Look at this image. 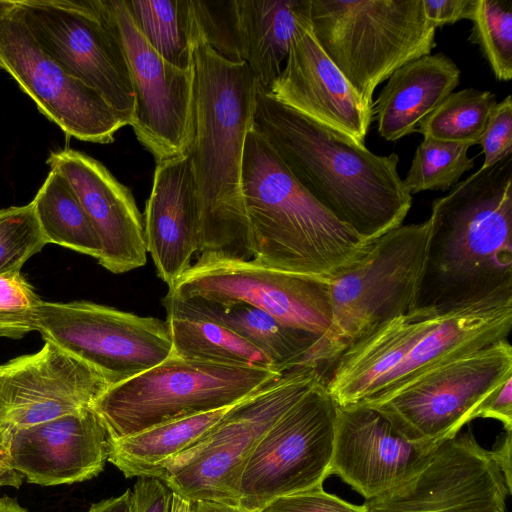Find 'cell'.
<instances>
[{
	"instance_id": "obj_1",
	"label": "cell",
	"mask_w": 512,
	"mask_h": 512,
	"mask_svg": "<svg viewBox=\"0 0 512 512\" xmlns=\"http://www.w3.org/2000/svg\"><path fill=\"white\" fill-rule=\"evenodd\" d=\"M193 17V16H192ZM193 135L188 151L199 209L200 256L251 260L241 174L258 83L246 62L221 57L193 20Z\"/></svg>"
},
{
	"instance_id": "obj_2",
	"label": "cell",
	"mask_w": 512,
	"mask_h": 512,
	"mask_svg": "<svg viewBox=\"0 0 512 512\" xmlns=\"http://www.w3.org/2000/svg\"><path fill=\"white\" fill-rule=\"evenodd\" d=\"M296 181L372 243L403 225L412 196L396 153L376 155L271 97L258 86L252 126Z\"/></svg>"
},
{
	"instance_id": "obj_3",
	"label": "cell",
	"mask_w": 512,
	"mask_h": 512,
	"mask_svg": "<svg viewBox=\"0 0 512 512\" xmlns=\"http://www.w3.org/2000/svg\"><path fill=\"white\" fill-rule=\"evenodd\" d=\"M428 220L413 309L447 312L512 296V154L436 198Z\"/></svg>"
},
{
	"instance_id": "obj_4",
	"label": "cell",
	"mask_w": 512,
	"mask_h": 512,
	"mask_svg": "<svg viewBox=\"0 0 512 512\" xmlns=\"http://www.w3.org/2000/svg\"><path fill=\"white\" fill-rule=\"evenodd\" d=\"M512 328V296L494 297L447 312L412 309L351 344L325 379L337 406L376 399L426 369L499 341Z\"/></svg>"
},
{
	"instance_id": "obj_5",
	"label": "cell",
	"mask_w": 512,
	"mask_h": 512,
	"mask_svg": "<svg viewBox=\"0 0 512 512\" xmlns=\"http://www.w3.org/2000/svg\"><path fill=\"white\" fill-rule=\"evenodd\" d=\"M241 189L252 260L262 266L330 281L370 249L372 243L296 181L253 127L245 138Z\"/></svg>"
},
{
	"instance_id": "obj_6",
	"label": "cell",
	"mask_w": 512,
	"mask_h": 512,
	"mask_svg": "<svg viewBox=\"0 0 512 512\" xmlns=\"http://www.w3.org/2000/svg\"><path fill=\"white\" fill-rule=\"evenodd\" d=\"M308 5L318 44L371 107L380 83L436 47V28L422 0H308Z\"/></svg>"
},
{
	"instance_id": "obj_7",
	"label": "cell",
	"mask_w": 512,
	"mask_h": 512,
	"mask_svg": "<svg viewBox=\"0 0 512 512\" xmlns=\"http://www.w3.org/2000/svg\"><path fill=\"white\" fill-rule=\"evenodd\" d=\"M429 220L401 225L372 242L354 265L329 281L332 319L308 358L331 368L355 341L413 309L425 267Z\"/></svg>"
},
{
	"instance_id": "obj_8",
	"label": "cell",
	"mask_w": 512,
	"mask_h": 512,
	"mask_svg": "<svg viewBox=\"0 0 512 512\" xmlns=\"http://www.w3.org/2000/svg\"><path fill=\"white\" fill-rule=\"evenodd\" d=\"M324 378L314 366L286 371L234 404L198 440L163 462L154 478L190 501L238 504L246 463L261 437L312 386Z\"/></svg>"
},
{
	"instance_id": "obj_9",
	"label": "cell",
	"mask_w": 512,
	"mask_h": 512,
	"mask_svg": "<svg viewBox=\"0 0 512 512\" xmlns=\"http://www.w3.org/2000/svg\"><path fill=\"white\" fill-rule=\"evenodd\" d=\"M283 374L171 354L149 370L110 386L92 407L114 440L234 405Z\"/></svg>"
},
{
	"instance_id": "obj_10",
	"label": "cell",
	"mask_w": 512,
	"mask_h": 512,
	"mask_svg": "<svg viewBox=\"0 0 512 512\" xmlns=\"http://www.w3.org/2000/svg\"><path fill=\"white\" fill-rule=\"evenodd\" d=\"M510 378L512 347L503 340L440 362L361 406L379 412L409 441L442 443Z\"/></svg>"
},
{
	"instance_id": "obj_11",
	"label": "cell",
	"mask_w": 512,
	"mask_h": 512,
	"mask_svg": "<svg viewBox=\"0 0 512 512\" xmlns=\"http://www.w3.org/2000/svg\"><path fill=\"white\" fill-rule=\"evenodd\" d=\"M336 417L324 377L258 441L241 478L238 504L257 512L278 497L323 486L330 476Z\"/></svg>"
},
{
	"instance_id": "obj_12",
	"label": "cell",
	"mask_w": 512,
	"mask_h": 512,
	"mask_svg": "<svg viewBox=\"0 0 512 512\" xmlns=\"http://www.w3.org/2000/svg\"><path fill=\"white\" fill-rule=\"evenodd\" d=\"M37 331L98 370L112 385L166 360L172 341L166 321L88 301H41Z\"/></svg>"
},
{
	"instance_id": "obj_13",
	"label": "cell",
	"mask_w": 512,
	"mask_h": 512,
	"mask_svg": "<svg viewBox=\"0 0 512 512\" xmlns=\"http://www.w3.org/2000/svg\"><path fill=\"white\" fill-rule=\"evenodd\" d=\"M120 44L134 93L130 126L156 163L186 155L193 135V71L165 61L134 24L124 0H97Z\"/></svg>"
},
{
	"instance_id": "obj_14",
	"label": "cell",
	"mask_w": 512,
	"mask_h": 512,
	"mask_svg": "<svg viewBox=\"0 0 512 512\" xmlns=\"http://www.w3.org/2000/svg\"><path fill=\"white\" fill-rule=\"evenodd\" d=\"M18 8L41 47L130 125L135 103L127 62L97 0H18Z\"/></svg>"
},
{
	"instance_id": "obj_15",
	"label": "cell",
	"mask_w": 512,
	"mask_h": 512,
	"mask_svg": "<svg viewBox=\"0 0 512 512\" xmlns=\"http://www.w3.org/2000/svg\"><path fill=\"white\" fill-rule=\"evenodd\" d=\"M167 294L222 306L246 303L320 338L332 319L329 281L272 269L252 259L199 255Z\"/></svg>"
},
{
	"instance_id": "obj_16",
	"label": "cell",
	"mask_w": 512,
	"mask_h": 512,
	"mask_svg": "<svg viewBox=\"0 0 512 512\" xmlns=\"http://www.w3.org/2000/svg\"><path fill=\"white\" fill-rule=\"evenodd\" d=\"M0 69L68 137L109 144L127 125L97 91L69 75L41 47L24 22L18 3L0 21Z\"/></svg>"
},
{
	"instance_id": "obj_17",
	"label": "cell",
	"mask_w": 512,
	"mask_h": 512,
	"mask_svg": "<svg viewBox=\"0 0 512 512\" xmlns=\"http://www.w3.org/2000/svg\"><path fill=\"white\" fill-rule=\"evenodd\" d=\"M508 495L490 450L468 431L443 441L414 476L363 505L366 512H505Z\"/></svg>"
},
{
	"instance_id": "obj_18",
	"label": "cell",
	"mask_w": 512,
	"mask_h": 512,
	"mask_svg": "<svg viewBox=\"0 0 512 512\" xmlns=\"http://www.w3.org/2000/svg\"><path fill=\"white\" fill-rule=\"evenodd\" d=\"M110 386L98 370L45 341L38 352L3 364L0 426L10 431L92 407Z\"/></svg>"
},
{
	"instance_id": "obj_19",
	"label": "cell",
	"mask_w": 512,
	"mask_h": 512,
	"mask_svg": "<svg viewBox=\"0 0 512 512\" xmlns=\"http://www.w3.org/2000/svg\"><path fill=\"white\" fill-rule=\"evenodd\" d=\"M309 5L299 18L279 76L266 91L322 126L364 144L373 118L368 106L318 44Z\"/></svg>"
},
{
	"instance_id": "obj_20",
	"label": "cell",
	"mask_w": 512,
	"mask_h": 512,
	"mask_svg": "<svg viewBox=\"0 0 512 512\" xmlns=\"http://www.w3.org/2000/svg\"><path fill=\"white\" fill-rule=\"evenodd\" d=\"M440 444L407 440L373 408L337 406L329 475L371 499L414 476Z\"/></svg>"
},
{
	"instance_id": "obj_21",
	"label": "cell",
	"mask_w": 512,
	"mask_h": 512,
	"mask_svg": "<svg viewBox=\"0 0 512 512\" xmlns=\"http://www.w3.org/2000/svg\"><path fill=\"white\" fill-rule=\"evenodd\" d=\"M46 163L69 183L100 243L98 263L121 274L147 261L143 218L131 191L98 160L74 149L52 151Z\"/></svg>"
},
{
	"instance_id": "obj_22",
	"label": "cell",
	"mask_w": 512,
	"mask_h": 512,
	"mask_svg": "<svg viewBox=\"0 0 512 512\" xmlns=\"http://www.w3.org/2000/svg\"><path fill=\"white\" fill-rule=\"evenodd\" d=\"M12 468L27 482L71 484L97 476L108 461L109 435L93 407L8 431Z\"/></svg>"
},
{
	"instance_id": "obj_23",
	"label": "cell",
	"mask_w": 512,
	"mask_h": 512,
	"mask_svg": "<svg viewBox=\"0 0 512 512\" xmlns=\"http://www.w3.org/2000/svg\"><path fill=\"white\" fill-rule=\"evenodd\" d=\"M143 225L147 253L169 287L199 248L197 188L188 154L157 163Z\"/></svg>"
},
{
	"instance_id": "obj_24",
	"label": "cell",
	"mask_w": 512,
	"mask_h": 512,
	"mask_svg": "<svg viewBox=\"0 0 512 512\" xmlns=\"http://www.w3.org/2000/svg\"><path fill=\"white\" fill-rule=\"evenodd\" d=\"M460 70L445 54H429L398 68L374 103L379 135L397 141L417 131L418 123L459 85Z\"/></svg>"
},
{
	"instance_id": "obj_25",
	"label": "cell",
	"mask_w": 512,
	"mask_h": 512,
	"mask_svg": "<svg viewBox=\"0 0 512 512\" xmlns=\"http://www.w3.org/2000/svg\"><path fill=\"white\" fill-rule=\"evenodd\" d=\"M162 302L215 321L260 349L277 371L308 366L319 336L288 326L264 310L246 303L218 305L201 299H180L166 294Z\"/></svg>"
},
{
	"instance_id": "obj_26",
	"label": "cell",
	"mask_w": 512,
	"mask_h": 512,
	"mask_svg": "<svg viewBox=\"0 0 512 512\" xmlns=\"http://www.w3.org/2000/svg\"><path fill=\"white\" fill-rule=\"evenodd\" d=\"M244 61L267 90L279 76L308 0H236Z\"/></svg>"
},
{
	"instance_id": "obj_27",
	"label": "cell",
	"mask_w": 512,
	"mask_h": 512,
	"mask_svg": "<svg viewBox=\"0 0 512 512\" xmlns=\"http://www.w3.org/2000/svg\"><path fill=\"white\" fill-rule=\"evenodd\" d=\"M231 406L169 421L123 438L109 439L108 461L127 478H154L163 462L198 440Z\"/></svg>"
},
{
	"instance_id": "obj_28",
	"label": "cell",
	"mask_w": 512,
	"mask_h": 512,
	"mask_svg": "<svg viewBox=\"0 0 512 512\" xmlns=\"http://www.w3.org/2000/svg\"><path fill=\"white\" fill-rule=\"evenodd\" d=\"M162 304L166 309L172 354L187 360L277 371L260 349L229 328L169 303Z\"/></svg>"
},
{
	"instance_id": "obj_29",
	"label": "cell",
	"mask_w": 512,
	"mask_h": 512,
	"mask_svg": "<svg viewBox=\"0 0 512 512\" xmlns=\"http://www.w3.org/2000/svg\"><path fill=\"white\" fill-rule=\"evenodd\" d=\"M32 204L47 244L99 258L98 237L76 194L60 173L50 170Z\"/></svg>"
},
{
	"instance_id": "obj_30",
	"label": "cell",
	"mask_w": 512,
	"mask_h": 512,
	"mask_svg": "<svg viewBox=\"0 0 512 512\" xmlns=\"http://www.w3.org/2000/svg\"><path fill=\"white\" fill-rule=\"evenodd\" d=\"M148 44L180 69L192 66L193 17L190 0H124Z\"/></svg>"
},
{
	"instance_id": "obj_31",
	"label": "cell",
	"mask_w": 512,
	"mask_h": 512,
	"mask_svg": "<svg viewBox=\"0 0 512 512\" xmlns=\"http://www.w3.org/2000/svg\"><path fill=\"white\" fill-rule=\"evenodd\" d=\"M491 91L466 88L449 94L417 125L424 138L442 142L478 144L496 105Z\"/></svg>"
},
{
	"instance_id": "obj_32",
	"label": "cell",
	"mask_w": 512,
	"mask_h": 512,
	"mask_svg": "<svg viewBox=\"0 0 512 512\" xmlns=\"http://www.w3.org/2000/svg\"><path fill=\"white\" fill-rule=\"evenodd\" d=\"M470 145L424 138L416 148L411 166L403 179L410 194L426 190L445 191L454 187L460 177L474 167L468 157Z\"/></svg>"
},
{
	"instance_id": "obj_33",
	"label": "cell",
	"mask_w": 512,
	"mask_h": 512,
	"mask_svg": "<svg viewBox=\"0 0 512 512\" xmlns=\"http://www.w3.org/2000/svg\"><path fill=\"white\" fill-rule=\"evenodd\" d=\"M469 40L478 45L499 81L512 78V2L476 0Z\"/></svg>"
},
{
	"instance_id": "obj_34",
	"label": "cell",
	"mask_w": 512,
	"mask_h": 512,
	"mask_svg": "<svg viewBox=\"0 0 512 512\" xmlns=\"http://www.w3.org/2000/svg\"><path fill=\"white\" fill-rule=\"evenodd\" d=\"M46 244L32 202L0 210V274L20 272Z\"/></svg>"
},
{
	"instance_id": "obj_35",
	"label": "cell",
	"mask_w": 512,
	"mask_h": 512,
	"mask_svg": "<svg viewBox=\"0 0 512 512\" xmlns=\"http://www.w3.org/2000/svg\"><path fill=\"white\" fill-rule=\"evenodd\" d=\"M190 4L195 25L206 42L224 59L245 62L236 0H190Z\"/></svg>"
},
{
	"instance_id": "obj_36",
	"label": "cell",
	"mask_w": 512,
	"mask_h": 512,
	"mask_svg": "<svg viewBox=\"0 0 512 512\" xmlns=\"http://www.w3.org/2000/svg\"><path fill=\"white\" fill-rule=\"evenodd\" d=\"M41 299L20 272L0 274V337L20 339L37 331Z\"/></svg>"
},
{
	"instance_id": "obj_37",
	"label": "cell",
	"mask_w": 512,
	"mask_h": 512,
	"mask_svg": "<svg viewBox=\"0 0 512 512\" xmlns=\"http://www.w3.org/2000/svg\"><path fill=\"white\" fill-rule=\"evenodd\" d=\"M257 512H366L364 505L351 504L324 491L323 486L278 497Z\"/></svg>"
},
{
	"instance_id": "obj_38",
	"label": "cell",
	"mask_w": 512,
	"mask_h": 512,
	"mask_svg": "<svg viewBox=\"0 0 512 512\" xmlns=\"http://www.w3.org/2000/svg\"><path fill=\"white\" fill-rule=\"evenodd\" d=\"M478 144L482 146L484 162L481 168H487L512 154V101L506 96L493 107L486 129Z\"/></svg>"
},
{
	"instance_id": "obj_39",
	"label": "cell",
	"mask_w": 512,
	"mask_h": 512,
	"mask_svg": "<svg viewBox=\"0 0 512 512\" xmlns=\"http://www.w3.org/2000/svg\"><path fill=\"white\" fill-rule=\"evenodd\" d=\"M131 491L135 512H167L171 491L159 479L138 478Z\"/></svg>"
},
{
	"instance_id": "obj_40",
	"label": "cell",
	"mask_w": 512,
	"mask_h": 512,
	"mask_svg": "<svg viewBox=\"0 0 512 512\" xmlns=\"http://www.w3.org/2000/svg\"><path fill=\"white\" fill-rule=\"evenodd\" d=\"M427 20L437 29L471 18L476 0H422Z\"/></svg>"
},
{
	"instance_id": "obj_41",
	"label": "cell",
	"mask_w": 512,
	"mask_h": 512,
	"mask_svg": "<svg viewBox=\"0 0 512 512\" xmlns=\"http://www.w3.org/2000/svg\"><path fill=\"white\" fill-rule=\"evenodd\" d=\"M475 418L496 419L503 424L505 431H512V378L480 405Z\"/></svg>"
},
{
	"instance_id": "obj_42",
	"label": "cell",
	"mask_w": 512,
	"mask_h": 512,
	"mask_svg": "<svg viewBox=\"0 0 512 512\" xmlns=\"http://www.w3.org/2000/svg\"><path fill=\"white\" fill-rule=\"evenodd\" d=\"M23 476L16 472L10 463L8 452V430L0 426V487L12 486L18 488Z\"/></svg>"
},
{
	"instance_id": "obj_43",
	"label": "cell",
	"mask_w": 512,
	"mask_h": 512,
	"mask_svg": "<svg viewBox=\"0 0 512 512\" xmlns=\"http://www.w3.org/2000/svg\"><path fill=\"white\" fill-rule=\"evenodd\" d=\"M511 432L512 431H506V434L501 443L497 446V448L490 450V452L494 462L503 474L506 485L512 494Z\"/></svg>"
},
{
	"instance_id": "obj_44",
	"label": "cell",
	"mask_w": 512,
	"mask_h": 512,
	"mask_svg": "<svg viewBox=\"0 0 512 512\" xmlns=\"http://www.w3.org/2000/svg\"><path fill=\"white\" fill-rule=\"evenodd\" d=\"M87 512H135L131 489L93 504Z\"/></svg>"
},
{
	"instance_id": "obj_45",
	"label": "cell",
	"mask_w": 512,
	"mask_h": 512,
	"mask_svg": "<svg viewBox=\"0 0 512 512\" xmlns=\"http://www.w3.org/2000/svg\"><path fill=\"white\" fill-rule=\"evenodd\" d=\"M194 512H252L239 504L200 500L194 502Z\"/></svg>"
},
{
	"instance_id": "obj_46",
	"label": "cell",
	"mask_w": 512,
	"mask_h": 512,
	"mask_svg": "<svg viewBox=\"0 0 512 512\" xmlns=\"http://www.w3.org/2000/svg\"><path fill=\"white\" fill-rule=\"evenodd\" d=\"M167 512H194V502L171 492Z\"/></svg>"
},
{
	"instance_id": "obj_47",
	"label": "cell",
	"mask_w": 512,
	"mask_h": 512,
	"mask_svg": "<svg viewBox=\"0 0 512 512\" xmlns=\"http://www.w3.org/2000/svg\"><path fill=\"white\" fill-rule=\"evenodd\" d=\"M0 512H28L16 501L9 498L0 499Z\"/></svg>"
},
{
	"instance_id": "obj_48",
	"label": "cell",
	"mask_w": 512,
	"mask_h": 512,
	"mask_svg": "<svg viewBox=\"0 0 512 512\" xmlns=\"http://www.w3.org/2000/svg\"><path fill=\"white\" fill-rule=\"evenodd\" d=\"M17 3V0H0V21L16 8Z\"/></svg>"
},
{
	"instance_id": "obj_49",
	"label": "cell",
	"mask_w": 512,
	"mask_h": 512,
	"mask_svg": "<svg viewBox=\"0 0 512 512\" xmlns=\"http://www.w3.org/2000/svg\"><path fill=\"white\" fill-rule=\"evenodd\" d=\"M2 368H3V365H0V381H1V375H2Z\"/></svg>"
}]
</instances>
